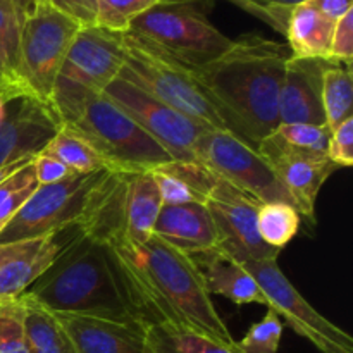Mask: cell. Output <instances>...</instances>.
<instances>
[{"mask_svg": "<svg viewBox=\"0 0 353 353\" xmlns=\"http://www.w3.org/2000/svg\"><path fill=\"white\" fill-rule=\"evenodd\" d=\"M109 247L145 324L190 331L234 352L236 340L217 312L192 255L154 234L140 247Z\"/></svg>", "mask_w": 353, "mask_h": 353, "instance_id": "1", "label": "cell"}, {"mask_svg": "<svg viewBox=\"0 0 353 353\" xmlns=\"http://www.w3.org/2000/svg\"><path fill=\"white\" fill-rule=\"evenodd\" d=\"M288 45L248 33L210 64L192 71L224 130L257 148L278 128Z\"/></svg>", "mask_w": 353, "mask_h": 353, "instance_id": "2", "label": "cell"}, {"mask_svg": "<svg viewBox=\"0 0 353 353\" xmlns=\"http://www.w3.org/2000/svg\"><path fill=\"white\" fill-rule=\"evenodd\" d=\"M28 293L57 314L140 319L114 252L83 234L78 226Z\"/></svg>", "mask_w": 353, "mask_h": 353, "instance_id": "3", "label": "cell"}, {"mask_svg": "<svg viewBox=\"0 0 353 353\" xmlns=\"http://www.w3.org/2000/svg\"><path fill=\"white\" fill-rule=\"evenodd\" d=\"M162 200L152 172L105 171L76 224L105 245L140 247L154 234Z\"/></svg>", "mask_w": 353, "mask_h": 353, "instance_id": "4", "label": "cell"}, {"mask_svg": "<svg viewBox=\"0 0 353 353\" xmlns=\"http://www.w3.org/2000/svg\"><path fill=\"white\" fill-rule=\"evenodd\" d=\"M62 128L83 138L107 171L150 172L172 162L164 147L103 93L90 99Z\"/></svg>", "mask_w": 353, "mask_h": 353, "instance_id": "5", "label": "cell"}, {"mask_svg": "<svg viewBox=\"0 0 353 353\" xmlns=\"http://www.w3.org/2000/svg\"><path fill=\"white\" fill-rule=\"evenodd\" d=\"M124 61L123 33L100 26H81L55 79L50 110L65 124L90 99L102 95L117 79Z\"/></svg>", "mask_w": 353, "mask_h": 353, "instance_id": "6", "label": "cell"}, {"mask_svg": "<svg viewBox=\"0 0 353 353\" xmlns=\"http://www.w3.org/2000/svg\"><path fill=\"white\" fill-rule=\"evenodd\" d=\"M207 12L195 3H157L133 19L126 33L195 71L219 59L233 45L231 38L207 19Z\"/></svg>", "mask_w": 353, "mask_h": 353, "instance_id": "7", "label": "cell"}, {"mask_svg": "<svg viewBox=\"0 0 353 353\" xmlns=\"http://www.w3.org/2000/svg\"><path fill=\"white\" fill-rule=\"evenodd\" d=\"M123 45L124 61L117 78L199 124L226 131L190 69L130 33H123Z\"/></svg>", "mask_w": 353, "mask_h": 353, "instance_id": "8", "label": "cell"}, {"mask_svg": "<svg viewBox=\"0 0 353 353\" xmlns=\"http://www.w3.org/2000/svg\"><path fill=\"white\" fill-rule=\"evenodd\" d=\"M81 24L50 2L37 3L23 19L19 83L26 99L50 109L55 79Z\"/></svg>", "mask_w": 353, "mask_h": 353, "instance_id": "9", "label": "cell"}, {"mask_svg": "<svg viewBox=\"0 0 353 353\" xmlns=\"http://www.w3.org/2000/svg\"><path fill=\"white\" fill-rule=\"evenodd\" d=\"M199 162L217 178L250 195L259 203L295 202L271 165L241 140L223 130H207L196 147ZM296 209V207H295Z\"/></svg>", "mask_w": 353, "mask_h": 353, "instance_id": "10", "label": "cell"}, {"mask_svg": "<svg viewBox=\"0 0 353 353\" xmlns=\"http://www.w3.org/2000/svg\"><path fill=\"white\" fill-rule=\"evenodd\" d=\"M103 172L74 174L61 183L38 186L2 230L0 243L47 236L76 226Z\"/></svg>", "mask_w": 353, "mask_h": 353, "instance_id": "11", "label": "cell"}, {"mask_svg": "<svg viewBox=\"0 0 353 353\" xmlns=\"http://www.w3.org/2000/svg\"><path fill=\"white\" fill-rule=\"evenodd\" d=\"M265 296V307L274 310L299 336L305 338L321 353H353V338L317 312L305 296L279 269L278 261L241 264Z\"/></svg>", "mask_w": 353, "mask_h": 353, "instance_id": "12", "label": "cell"}, {"mask_svg": "<svg viewBox=\"0 0 353 353\" xmlns=\"http://www.w3.org/2000/svg\"><path fill=\"white\" fill-rule=\"evenodd\" d=\"M103 95L161 143L172 161L200 164L196 147L203 133L212 128L199 124L119 78L107 86Z\"/></svg>", "mask_w": 353, "mask_h": 353, "instance_id": "13", "label": "cell"}, {"mask_svg": "<svg viewBox=\"0 0 353 353\" xmlns=\"http://www.w3.org/2000/svg\"><path fill=\"white\" fill-rule=\"evenodd\" d=\"M261 203L224 179L217 178L207 195L205 207L217 233V250L240 264L278 261L281 252L268 247L257 231Z\"/></svg>", "mask_w": 353, "mask_h": 353, "instance_id": "14", "label": "cell"}, {"mask_svg": "<svg viewBox=\"0 0 353 353\" xmlns=\"http://www.w3.org/2000/svg\"><path fill=\"white\" fill-rule=\"evenodd\" d=\"M257 154L271 165L274 174L295 202L296 210L310 223H316V203L321 188L336 165L326 155L303 154L285 147L272 133L257 145Z\"/></svg>", "mask_w": 353, "mask_h": 353, "instance_id": "15", "label": "cell"}, {"mask_svg": "<svg viewBox=\"0 0 353 353\" xmlns=\"http://www.w3.org/2000/svg\"><path fill=\"white\" fill-rule=\"evenodd\" d=\"M76 226L30 240L0 243V300L16 299L54 264Z\"/></svg>", "mask_w": 353, "mask_h": 353, "instance_id": "16", "label": "cell"}, {"mask_svg": "<svg viewBox=\"0 0 353 353\" xmlns=\"http://www.w3.org/2000/svg\"><path fill=\"white\" fill-rule=\"evenodd\" d=\"M57 314V312H55ZM74 353H141L148 326L140 319L57 314Z\"/></svg>", "mask_w": 353, "mask_h": 353, "instance_id": "17", "label": "cell"}, {"mask_svg": "<svg viewBox=\"0 0 353 353\" xmlns=\"http://www.w3.org/2000/svg\"><path fill=\"white\" fill-rule=\"evenodd\" d=\"M327 61L296 59L286 61L279 95V124H317L324 126L323 76Z\"/></svg>", "mask_w": 353, "mask_h": 353, "instance_id": "18", "label": "cell"}, {"mask_svg": "<svg viewBox=\"0 0 353 353\" xmlns=\"http://www.w3.org/2000/svg\"><path fill=\"white\" fill-rule=\"evenodd\" d=\"M154 236L188 255L217 247L216 228L202 203L162 205L154 224Z\"/></svg>", "mask_w": 353, "mask_h": 353, "instance_id": "19", "label": "cell"}, {"mask_svg": "<svg viewBox=\"0 0 353 353\" xmlns=\"http://www.w3.org/2000/svg\"><path fill=\"white\" fill-rule=\"evenodd\" d=\"M203 276L210 295H221L234 305H265V296L261 292L250 272L217 248L203 254L192 255Z\"/></svg>", "mask_w": 353, "mask_h": 353, "instance_id": "20", "label": "cell"}, {"mask_svg": "<svg viewBox=\"0 0 353 353\" xmlns=\"http://www.w3.org/2000/svg\"><path fill=\"white\" fill-rule=\"evenodd\" d=\"M334 24L309 2L293 7L285 33L292 57L327 61Z\"/></svg>", "mask_w": 353, "mask_h": 353, "instance_id": "21", "label": "cell"}, {"mask_svg": "<svg viewBox=\"0 0 353 353\" xmlns=\"http://www.w3.org/2000/svg\"><path fill=\"white\" fill-rule=\"evenodd\" d=\"M157 185L162 205H183V203H202L205 205L209 190L216 176L200 164L176 162L150 171Z\"/></svg>", "mask_w": 353, "mask_h": 353, "instance_id": "22", "label": "cell"}, {"mask_svg": "<svg viewBox=\"0 0 353 353\" xmlns=\"http://www.w3.org/2000/svg\"><path fill=\"white\" fill-rule=\"evenodd\" d=\"M21 296L24 310V333L30 353H74L69 334L54 310L24 292Z\"/></svg>", "mask_w": 353, "mask_h": 353, "instance_id": "23", "label": "cell"}, {"mask_svg": "<svg viewBox=\"0 0 353 353\" xmlns=\"http://www.w3.org/2000/svg\"><path fill=\"white\" fill-rule=\"evenodd\" d=\"M23 14L0 0V93L7 100L24 97L19 83V45Z\"/></svg>", "mask_w": 353, "mask_h": 353, "instance_id": "24", "label": "cell"}, {"mask_svg": "<svg viewBox=\"0 0 353 353\" xmlns=\"http://www.w3.org/2000/svg\"><path fill=\"white\" fill-rule=\"evenodd\" d=\"M323 109L331 131L353 116L352 68L327 62L323 76Z\"/></svg>", "mask_w": 353, "mask_h": 353, "instance_id": "25", "label": "cell"}, {"mask_svg": "<svg viewBox=\"0 0 353 353\" xmlns=\"http://www.w3.org/2000/svg\"><path fill=\"white\" fill-rule=\"evenodd\" d=\"M40 154L57 159L74 174H92L97 171H107L100 155L83 138L62 126L59 128L57 133L45 145Z\"/></svg>", "mask_w": 353, "mask_h": 353, "instance_id": "26", "label": "cell"}, {"mask_svg": "<svg viewBox=\"0 0 353 353\" xmlns=\"http://www.w3.org/2000/svg\"><path fill=\"white\" fill-rule=\"evenodd\" d=\"M302 216L288 203H261L257 209V231L268 247L281 252L299 234Z\"/></svg>", "mask_w": 353, "mask_h": 353, "instance_id": "27", "label": "cell"}, {"mask_svg": "<svg viewBox=\"0 0 353 353\" xmlns=\"http://www.w3.org/2000/svg\"><path fill=\"white\" fill-rule=\"evenodd\" d=\"M141 353H234L230 348L216 343L190 331L174 330L169 326H148L145 347Z\"/></svg>", "mask_w": 353, "mask_h": 353, "instance_id": "28", "label": "cell"}, {"mask_svg": "<svg viewBox=\"0 0 353 353\" xmlns=\"http://www.w3.org/2000/svg\"><path fill=\"white\" fill-rule=\"evenodd\" d=\"M37 188L33 159L0 181V233Z\"/></svg>", "mask_w": 353, "mask_h": 353, "instance_id": "29", "label": "cell"}, {"mask_svg": "<svg viewBox=\"0 0 353 353\" xmlns=\"http://www.w3.org/2000/svg\"><path fill=\"white\" fill-rule=\"evenodd\" d=\"M272 134L285 147L292 148V150L303 152V154L326 155L331 130L326 124L324 126H317V124L292 123L278 124V128L272 131Z\"/></svg>", "mask_w": 353, "mask_h": 353, "instance_id": "30", "label": "cell"}, {"mask_svg": "<svg viewBox=\"0 0 353 353\" xmlns=\"http://www.w3.org/2000/svg\"><path fill=\"white\" fill-rule=\"evenodd\" d=\"M161 3L159 0H97L95 26L126 33L140 14Z\"/></svg>", "mask_w": 353, "mask_h": 353, "instance_id": "31", "label": "cell"}, {"mask_svg": "<svg viewBox=\"0 0 353 353\" xmlns=\"http://www.w3.org/2000/svg\"><path fill=\"white\" fill-rule=\"evenodd\" d=\"M283 336L281 317L268 309L262 321L252 324L248 333L236 341L234 353H278Z\"/></svg>", "mask_w": 353, "mask_h": 353, "instance_id": "32", "label": "cell"}, {"mask_svg": "<svg viewBox=\"0 0 353 353\" xmlns=\"http://www.w3.org/2000/svg\"><path fill=\"white\" fill-rule=\"evenodd\" d=\"M0 353H30L21 296L0 300Z\"/></svg>", "mask_w": 353, "mask_h": 353, "instance_id": "33", "label": "cell"}, {"mask_svg": "<svg viewBox=\"0 0 353 353\" xmlns=\"http://www.w3.org/2000/svg\"><path fill=\"white\" fill-rule=\"evenodd\" d=\"M230 2L271 24L278 33L285 34L293 7L309 2V0H230Z\"/></svg>", "mask_w": 353, "mask_h": 353, "instance_id": "34", "label": "cell"}, {"mask_svg": "<svg viewBox=\"0 0 353 353\" xmlns=\"http://www.w3.org/2000/svg\"><path fill=\"white\" fill-rule=\"evenodd\" d=\"M326 157L338 169L353 165V116L345 119L340 126L331 131Z\"/></svg>", "mask_w": 353, "mask_h": 353, "instance_id": "35", "label": "cell"}, {"mask_svg": "<svg viewBox=\"0 0 353 353\" xmlns=\"http://www.w3.org/2000/svg\"><path fill=\"white\" fill-rule=\"evenodd\" d=\"M353 61V9L336 21L331 40V50L327 62L343 64L352 68Z\"/></svg>", "mask_w": 353, "mask_h": 353, "instance_id": "36", "label": "cell"}, {"mask_svg": "<svg viewBox=\"0 0 353 353\" xmlns=\"http://www.w3.org/2000/svg\"><path fill=\"white\" fill-rule=\"evenodd\" d=\"M33 168H34V176H37L38 186L43 185H54V183H61L64 179L74 176V172L69 168H65L62 162H59L57 159L48 157V155L38 154L33 159Z\"/></svg>", "mask_w": 353, "mask_h": 353, "instance_id": "37", "label": "cell"}, {"mask_svg": "<svg viewBox=\"0 0 353 353\" xmlns=\"http://www.w3.org/2000/svg\"><path fill=\"white\" fill-rule=\"evenodd\" d=\"M55 9L78 21L81 26H95L97 0H48Z\"/></svg>", "mask_w": 353, "mask_h": 353, "instance_id": "38", "label": "cell"}, {"mask_svg": "<svg viewBox=\"0 0 353 353\" xmlns=\"http://www.w3.org/2000/svg\"><path fill=\"white\" fill-rule=\"evenodd\" d=\"M309 3L334 23L353 9V0H309Z\"/></svg>", "mask_w": 353, "mask_h": 353, "instance_id": "39", "label": "cell"}, {"mask_svg": "<svg viewBox=\"0 0 353 353\" xmlns=\"http://www.w3.org/2000/svg\"><path fill=\"white\" fill-rule=\"evenodd\" d=\"M161 3H195V6L203 7V9H212L214 0H159Z\"/></svg>", "mask_w": 353, "mask_h": 353, "instance_id": "40", "label": "cell"}, {"mask_svg": "<svg viewBox=\"0 0 353 353\" xmlns=\"http://www.w3.org/2000/svg\"><path fill=\"white\" fill-rule=\"evenodd\" d=\"M34 159V157H33ZM31 159H26V161H19V162H14V164H9V165H6V168H0V181H2V179H6L7 176L9 174H12L14 171H17V169L21 168V165H24L26 164V162H30Z\"/></svg>", "mask_w": 353, "mask_h": 353, "instance_id": "41", "label": "cell"}, {"mask_svg": "<svg viewBox=\"0 0 353 353\" xmlns=\"http://www.w3.org/2000/svg\"><path fill=\"white\" fill-rule=\"evenodd\" d=\"M43 2H48V0H23L24 9H26V14H30L31 10H33V7L37 6V3H43Z\"/></svg>", "mask_w": 353, "mask_h": 353, "instance_id": "42", "label": "cell"}, {"mask_svg": "<svg viewBox=\"0 0 353 353\" xmlns=\"http://www.w3.org/2000/svg\"><path fill=\"white\" fill-rule=\"evenodd\" d=\"M2 2H9V3H12V6L16 7V9L19 10L21 14H23V17H26V9H24L23 0H2Z\"/></svg>", "mask_w": 353, "mask_h": 353, "instance_id": "43", "label": "cell"}]
</instances>
